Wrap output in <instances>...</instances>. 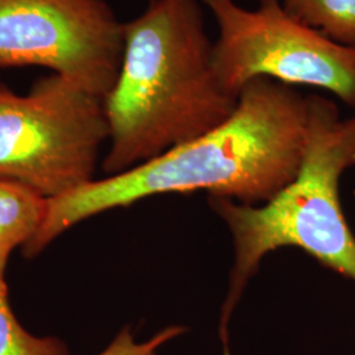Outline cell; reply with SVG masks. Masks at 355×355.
Masks as SVG:
<instances>
[{
  "label": "cell",
  "mask_w": 355,
  "mask_h": 355,
  "mask_svg": "<svg viewBox=\"0 0 355 355\" xmlns=\"http://www.w3.org/2000/svg\"><path fill=\"white\" fill-rule=\"evenodd\" d=\"M282 4L296 20L355 48V0H282Z\"/></svg>",
  "instance_id": "cell-8"
},
{
  "label": "cell",
  "mask_w": 355,
  "mask_h": 355,
  "mask_svg": "<svg viewBox=\"0 0 355 355\" xmlns=\"http://www.w3.org/2000/svg\"><path fill=\"white\" fill-rule=\"evenodd\" d=\"M200 0H150L124 23V48L103 105L108 124V175L203 136L227 121L239 98L214 64Z\"/></svg>",
  "instance_id": "cell-2"
},
{
  "label": "cell",
  "mask_w": 355,
  "mask_h": 355,
  "mask_svg": "<svg viewBox=\"0 0 355 355\" xmlns=\"http://www.w3.org/2000/svg\"><path fill=\"white\" fill-rule=\"evenodd\" d=\"M217 26L214 64L236 96L257 79L329 91L355 108V48L341 45L296 20L282 0H200Z\"/></svg>",
  "instance_id": "cell-5"
},
{
  "label": "cell",
  "mask_w": 355,
  "mask_h": 355,
  "mask_svg": "<svg viewBox=\"0 0 355 355\" xmlns=\"http://www.w3.org/2000/svg\"><path fill=\"white\" fill-rule=\"evenodd\" d=\"M184 327L171 325L158 331L150 340L137 343L129 328L120 330L101 354L98 355H155L165 343L177 338L186 331Z\"/></svg>",
  "instance_id": "cell-10"
},
{
  "label": "cell",
  "mask_w": 355,
  "mask_h": 355,
  "mask_svg": "<svg viewBox=\"0 0 355 355\" xmlns=\"http://www.w3.org/2000/svg\"><path fill=\"white\" fill-rule=\"evenodd\" d=\"M306 119V96L299 91L271 79L253 80L221 125L51 199L37 234L23 248L24 255H37L89 217L158 195L204 191L248 205L267 203L297 175Z\"/></svg>",
  "instance_id": "cell-1"
},
{
  "label": "cell",
  "mask_w": 355,
  "mask_h": 355,
  "mask_svg": "<svg viewBox=\"0 0 355 355\" xmlns=\"http://www.w3.org/2000/svg\"><path fill=\"white\" fill-rule=\"evenodd\" d=\"M306 104L303 161L290 184L259 205L208 198L228 227L234 252L220 321L225 352L229 318L268 254L297 248L355 282V236L340 200L341 177L355 166V116L341 119L337 105L321 95H308Z\"/></svg>",
  "instance_id": "cell-3"
},
{
  "label": "cell",
  "mask_w": 355,
  "mask_h": 355,
  "mask_svg": "<svg viewBox=\"0 0 355 355\" xmlns=\"http://www.w3.org/2000/svg\"><path fill=\"white\" fill-rule=\"evenodd\" d=\"M108 136L102 99L62 76L26 94L0 86V177L49 200L94 179Z\"/></svg>",
  "instance_id": "cell-4"
},
{
  "label": "cell",
  "mask_w": 355,
  "mask_h": 355,
  "mask_svg": "<svg viewBox=\"0 0 355 355\" xmlns=\"http://www.w3.org/2000/svg\"><path fill=\"white\" fill-rule=\"evenodd\" d=\"M0 355H69L62 340L38 337L19 322L10 304L4 272H0Z\"/></svg>",
  "instance_id": "cell-9"
},
{
  "label": "cell",
  "mask_w": 355,
  "mask_h": 355,
  "mask_svg": "<svg viewBox=\"0 0 355 355\" xmlns=\"http://www.w3.org/2000/svg\"><path fill=\"white\" fill-rule=\"evenodd\" d=\"M123 48L104 0H0V67H44L104 101Z\"/></svg>",
  "instance_id": "cell-6"
},
{
  "label": "cell",
  "mask_w": 355,
  "mask_h": 355,
  "mask_svg": "<svg viewBox=\"0 0 355 355\" xmlns=\"http://www.w3.org/2000/svg\"><path fill=\"white\" fill-rule=\"evenodd\" d=\"M354 196H355V192H354Z\"/></svg>",
  "instance_id": "cell-11"
},
{
  "label": "cell",
  "mask_w": 355,
  "mask_h": 355,
  "mask_svg": "<svg viewBox=\"0 0 355 355\" xmlns=\"http://www.w3.org/2000/svg\"><path fill=\"white\" fill-rule=\"evenodd\" d=\"M49 199L12 179L0 177V272L13 250L26 246L41 228Z\"/></svg>",
  "instance_id": "cell-7"
}]
</instances>
